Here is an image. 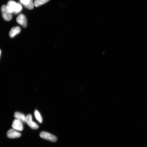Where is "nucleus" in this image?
<instances>
[{
    "label": "nucleus",
    "mask_w": 147,
    "mask_h": 147,
    "mask_svg": "<svg viewBox=\"0 0 147 147\" xmlns=\"http://www.w3.org/2000/svg\"><path fill=\"white\" fill-rule=\"evenodd\" d=\"M40 136L42 138L53 142H56L57 140L55 136L47 132H41L40 134Z\"/></svg>",
    "instance_id": "f257e3e1"
},
{
    "label": "nucleus",
    "mask_w": 147,
    "mask_h": 147,
    "mask_svg": "<svg viewBox=\"0 0 147 147\" xmlns=\"http://www.w3.org/2000/svg\"><path fill=\"white\" fill-rule=\"evenodd\" d=\"M1 11L3 17L5 21H9L11 20L12 17V13L9 12L7 10L6 5H3L2 6Z\"/></svg>",
    "instance_id": "f03ea898"
},
{
    "label": "nucleus",
    "mask_w": 147,
    "mask_h": 147,
    "mask_svg": "<svg viewBox=\"0 0 147 147\" xmlns=\"http://www.w3.org/2000/svg\"><path fill=\"white\" fill-rule=\"evenodd\" d=\"M26 123L32 129H37L39 126L36 123L32 121V115L30 114L28 115L26 117Z\"/></svg>",
    "instance_id": "7ed1b4c3"
},
{
    "label": "nucleus",
    "mask_w": 147,
    "mask_h": 147,
    "mask_svg": "<svg viewBox=\"0 0 147 147\" xmlns=\"http://www.w3.org/2000/svg\"><path fill=\"white\" fill-rule=\"evenodd\" d=\"M12 126L13 129L18 131H22L23 129V123L17 119H14L13 122Z\"/></svg>",
    "instance_id": "20e7f679"
},
{
    "label": "nucleus",
    "mask_w": 147,
    "mask_h": 147,
    "mask_svg": "<svg viewBox=\"0 0 147 147\" xmlns=\"http://www.w3.org/2000/svg\"><path fill=\"white\" fill-rule=\"evenodd\" d=\"M21 134L14 129L8 130L7 134V137L10 139L17 138L21 136Z\"/></svg>",
    "instance_id": "39448f33"
},
{
    "label": "nucleus",
    "mask_w": 147,
    "mask_h": 147,
    "mask_svg": "<svg viewBox=\"0 0 147 147\" xmlns=\"http://www.w3.org/2000/svg\"><path fill=\"white\" fill-rule=\"evenodd\" d=\"M17 23L21 25L24 28L27 26V20L26 16L23 14L19 15L16 18Z\"/></svg>",
    "instance_id": "423d86ee"
},
{
    "label": "nucleus",
    "mask_w": 147,
    "mask_h": 147,
    "mask_svg": "<svg viewBox=\"0 0 147 147\" xmlns=\"http://www.w3.org/2000/svg\"><path fill=\"white\" fill-rule=\"evenodd\" d=\"M16 5H17V3H16L15 2L12 1V0H10L8 1L6 5L7 10L11 13H13L15 10Z\"/></svg>",
    "instance_id": "0eeeda50"
},
{
    "label": "nucleus",
    "mask_w": 147,
    "mask_h": 147,
    "mask_svg": "<svg viewBox=\"0 0 147 147\" xmlns=\"http://www.w3.org/2000/svg\"><path fill=\"white\" fill-rule=\"evenodd\" d=\"M21 30V28L19 27H13L9 32V36L11 38H13L16 35L19 34Z\"/></svg>",
    "instance_id": "6e6552de"
},
{
    "label": "nucleus",
    "mask_w": 147,
    "mask_h": 147,
    "mask_svg": "<svg viewBox=\"0 0 147 147\" xmlns=\"http://www.w3.org/2000/svg\"><path fill=\"white\" fill-rule=\"evenodd\" d=\"M14 117L16 119L21 121L23 123H26V117L23 113L16 112L14 113Z\"/></svg>",
    "instance_id": "1a4fd4ad"
},
{
    "label": "nucleus",
    "mask_w": 147,
    "mask_h": 147,
    "mask_svg": "<svg viewBox=\"0 0 147 147\" xmlns=\"http://www.w3.org/2000/svg\"><path fill=\"white\" fill-rule=\"evenodd\" d=\"M50 1V0H35L34 1V5L38 7L43 5Z\"/></svg>",
    "instance_id": "9d476101"
},
{
    "label": "nucleus",
    "mask_w": 147,
    "mask_h": 147,
    "mask_svg": "<svg viewBox=\"0 0 147 147\" xmlns=\"http://www.w3.org/2000/svg\"><path fill=\"white\" fill-rule=\"evenodd\" d=\"M34 115L36 120L40 123H42V121H43V119H42V117L39 112L37 111V110H35L34 111Z\"/></svg>",
    "instance_id": "9b49d317"
},
{
    "label": "nucleus",
    "mask_w": 147,
    "mask_h": 147,
    "mask_svg": "<svg viewBox=\"0 0 147 147\" xmlns=\"http://www.w3.org/2000/svg\"><path fill=\"white\" fill-rule=\"evenodd\" d=\"M22 10V7L21 5L19 3H17L15 10L13 13L15 14H17L21 12Z\"/></svg>",
    "instance_id": "f8f14e48"
},
{
    "label": "nucleus",
    "mask_w": 147,
    "mask_h": 147,
    "mask_svg": "<svg viewBox=\"0 0 147 147\" xmlns=\"http://www.w3.org/2000/svg\"><path fill=\"white\" fill-rule=\"evenodd\" d=\"M31 0H20V2L25 6L30 3Z\"/></svg>",
    "instance_id": "ddd939ff"
},
{
    "label": "nucleus",
    "mask_w": 147,
    "mask_h": 147,
    "mask_svg": "<svg viewBox=\"0 0 147 147\" xmlns=\"http://www.w3.org/2000/svg\"><path fill=\"white\" fill-rule=\"evenodd\" d=\"M1 49H0V57H1Z\"/></svg>",
    "instance_id": "4468645a"
}]
</instances>
